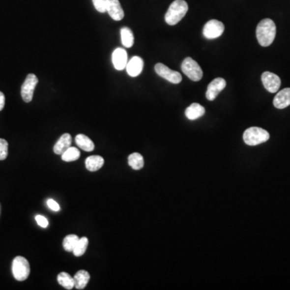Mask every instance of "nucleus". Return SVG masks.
I'll return each mask as SVG.
<instances>
[{
	"mask_svg": "<svg viewBox=\"0 0 290 290\" xmlns=\"http://www.w3.org/2000/svg\"><path fill=\"white\" fill-rule=\"evenodd\" d=\"M127 54L125 49L122 48H118L115 49L112 54V63L114 65L115 69L117 70H123L127 66Z\"/></svg>",
	"mask_w": 290,
	"mask_h": 290,
	"instance_id": "obj_11",
	"label": "nucleus"
},
{
	"mask_svg": "<svg viewBox=\"0 0 290 290\" xmlns=\"http://www.w3.org/2000/svg\"><path fill=\"white\" fill-rule=\"evenodd\" d=\"M144 69V60L140 57L136 56L131 58L127 62L126 69L129 76L135 78L141 74Z\"/></svg>",
	"mask_w": 290,
	"mask_h": 290,
	"instance_id": "obj_13",
	"label": "nucleus"
},
{
	"mask_svg": "<svg viewBox=\"0 0 290 290\" xmlns=\"http://www.w3.org/2000/svg\"><path fill=\"white\" fill-rule=\"evenodd\" d=\"M12 274L16 281H24L30 274V265L25 257H16L12 262Z\"/></svg>",
	"mask_w": 290,
	"mask_h": 290,
	"instance_id": "obj_4",
	"label": "nucleus"
},
{
	"mask_svg": "<svg viewBox=\"0 0 290 290\" xmlns=\"http://www.w3.org/2000/svg\"><path fill=\"white\" fill-rule=\"evenodd\" d=\"M8 155V143L4 139L0 138V161H3Z\"/></svg>",
	"mask_w": 290,
	"mask_h": 290,
	"instance_id": "obj_26",
	"label": "nucleus"
},
{
	"mask_svg": "<svg viewBox=\"0 0 290 290\" xmlns=\"http://www.w3.org/2000/svg\"><path fill=\"white\" fill-rule=\"evenodd\" d=\"M121 41L126 48L132 47L134 45V35L132 30L127 27H123L120 30Z\"/></svg>",
	"mask_w": 290,
	"mask_h": 290,
	"instance_id": "obj_20",
	"label": "nucleus"
},
{
	"mask_svg": "<svg viewBox=\"0 0 290 290\" xmlns=\"http://www.w3.org/2000/svg\"><path fill=\"white\" fill-rule=\"evenodd\" d=\"M74 284H75L74 287L77 290H83L86 288L87 284L89 283L90 275L87 271H78L76 274L74 275Z\"/></svg>",
	"mask_w": 290,
	"mask_h": 290,
	"instance_id": "obj_18",
	"label": "nucleus"
},
{
	"mask_svg": "<svg viewBox=\"0 0 290 290\" xmlns=\"http://www.w3.org/2000/svg\"><path fill=\"white\" fill-rule=\"evenodd\" d=\"M277 33L275 23L270 19L261 20L257 28V38L260 45L268 47L272 45Z\"/></svg>",
	"mask_w": 290,
	"mask_h": 290,
	"instance_id": "obj_1",
	"label": "nucleus"
},
{
	"mask_svg": "<svg viewBox=\"0 0 290 290\" xmlns=\"http://www.w3.org/2000/svg\"><path fill=\"white\" fill-rule=\"evenodd\" d=\"M80 155V151L77 147H70L61 154V159L65 162H71L78 160Z\"/></svg>",
	"mask_w": 290,
	"mask_h": 290,
	"instance_id": "obj_23",
	"label": "nucleus"
},
{
	"mask_svg": "<svg viewBox=\"0 0 290 290\" xmlns=\"http://www.w3.org/2000/svg\"><path fill=\"white\" fill-rule=\"evenodd\" d=\"M39 80L33 74H29L21 87V96L25 103H30L33 98L34 90Z\"/></svg>",
	"mask_w": 290,
	"mask_h": 290,
	"instance_id": "obj_6",
	"label": "nucleus"
},
{
	"mask_svg": "<svg viewBox=\"0 0 290 290\" xmlns=\"http://www.w3.org/2000/svg\"><path fill=\"white\" fill-rule=\"evenodd\" d=\"M181 70L184 74L194 82H199L203 76V72L196 60L191 58H186L181 64Z\"/></svg>",
	"mask_w": 290,
	"mask_h": 290,
	"instance_id": "obj_5",
	"label": "nucleus"
},
{
	"mask_svg": "<svg viewBox=\"0 0 290 290\" xmlns=\"http://www.w3.org/2000/svg\"><path fill=\"white\" fill-rule=\"evenodd\" d=\"M47 205L54 211H59L60 210V205H58V203L56 201H54V199H48Z\"/></svg>",
	"mask_w": 290,
	"mask_h": 290,
	"instance_id": "obj_29",
	"label": "nucleus"
},
{
	"mask_svg": "<svg viewBox=\"0 0 290 290\" xmlns=\"http://www.w3.org/2000/svg\"><path fill=\"white\" fill-rule=\"evenodd\" d=\"M94 3L95 9L101 12V13H105L107 11V0H92Z\"/></svg>",
	"mask_w": 290,
	"mask_h": 290,
	"instance_id": "obj_27",
	"label": "nucleus"
},
{
	"mask_svg": "<svg viewBox=\"0 0 290 290\" xmlns=\"http://www.w3.org/2000/svg\"><path fill=\"white\" fill-rule=\"evenodd\" d=\"M35 219H36V223H37V224L40 227L43 228H48L49 221H48V219L45 217L42 216V215H36Z\"/></svg>",
	"mask_w": 290,
	"mask_h": 290,
	"instance_id": "obj_28",
	"label": "nucleus"
},
{
	"mask_svg": "<svg viewBox=\"0 0 290 290\" xmlns=\"http://www.w3.org/2000/svg\"><path fill=\"white\" fill-rule=\"evenodd\" d=\"M273 105L277 109H284L290 105V88H286L277 93L273 99Z\"/></svg>",
	"mask_w": 290,
	"mask_h": 290,
	"instance_id": "obj_14",
	"label": "nucleus"
},
{
	"mask_svg": "<svg viewBox=\"0 0 290 290\" xmlns=\"http://www.w3.org/2000/svg\"><path fill=\"white\" fill-rule=\"evenodd\" d=\"M270 135L266 130L258 127H249L243 133V141L249 146H257L268 141Z\"/></svg>",
	"mask_w": 290,
	"mask_h": 290,
	"instance_id": "obj_3",
	"label": "nucleus"
},
{
	"mask_svg": "<svg viewBox=\"0 0 290 290\" xmlns=\"http://www.w3.org/2000/svg\"><path fill=\"white\" fill-rule=\"evenodd\" d=\"M155 71L159 76L165 78V80L169 81L170 83L174 84H178L182 81V76L179 72L170 69L162 63H157L155 65Z\"/></svg>",
	"mask_w": 290,
	"mask_h": 290,
	"instance_id": "obj_8",
	"label": "nucleus"
},
{
	"mask_svg": "<svg viewBox=\"0 0 290 290\" xmlns=\"http://www.w3.org/2000/svg\"><path fill=\"white\" fill-rule=\"evenodd\" d=\"M58 281L60 286L66 290H72L75 286L74 277H72L67 272L59 273L58 276Z\"/></svg>",
	"mask_w": 290,
	"mask_h": 290,
	"instance_id": "obj_21",
	"label": "nucleus"
},
{
	"mask_svg": "<svg viewBox=\"0 0 290 290\" xmlns=\"http://www.w3.org/2000/svg\"><path fill=\"white\" fill-rule=\"evenodd\" d=\"M205 112V108L203 106L200 105L199 103H192L185 110V116L190 120H195L197 118L204 116Z\"/></svg>",
	"mask_w": 290,
	"mask_h": 290,
	"instance_id": "obj_16",
	"label": "nucleus"
},
{
	"mask_svg": "<svg viewBox=\"0 0 290 290\" xmlns=\"http://www.w3.org/2000/svg\"><path fill=\"white\" fill-rule=\"evenodd\" d=\"M5 106V96L2 92L0 91V111L3 109Z\"/></svg>",
	"mask_w": 290,
	"mask_h": 290,
	"instance_id": "obj_30",
	"label": "nucleus"
},
{
	"mask_svg": "<svg viewBox=\"0 0 290 290\" xmlns=\"http://www.w3.org/2000/svg\"><path fill=\"white\" fill-rule=\"evenodd\" d=\"M261 81L263 87L268 92L276 93L278 91L281 87V78L277 74L271 72H264L261 76Z\"/></svg>",
	"mask_w": 290,
	"mask_h": 290,
	"instance_id": "obj_9",
	"label": "nucleus"
},
{
	"mask_svg": "<svg viewBox=\"0 0 290 290\" xmlns=\"http://www.w3.org/2000/svg\"><path fill=\"white\" fill-rule=\"evenodd\" d=\"M128 165L134 170H141L145 165L143 156L138 152L132 153L128 156Z\"/></svg>",
	"mask_w": 290,
	"mask_h": 290,
	"instance_id": "obj_22",
	"label": "nucleus"
},
{
	"mask_svg": "<svg viewBox=\"0 0 290 290\" xmlns=\"http://www.w3.org/2000/svg\"><path fill=\"white\" fill-rule=\"evenodd\" d=\"M188 10L189 7L185 0H175L171 3L165 14V22L171 26L176 25L184 18Z\"/></svg>",
	"mask_w": 290,
	"mask_h": 290,
	"instance_id": "obj_2",
	"label": "nucleus"
},
{
	"mask_svg": "<svg viewBox=\"0 0 290 290\" xmlns=\"http://www.w3.org/2000/svg\"><path fill=\"white\" fill-rule=\"evenodd\" d=\"M75 142L81 149L86 152H92L94 149V142L86 135L78 134L75 137Z\"/></svg>",
	"mask_w": 290,
	"mask_h": 290,
	"instance_id": "obj_19",
	"label": "nucleus"
},
{
	"mask_svg": "<svg viewBox=\"0 0 290 290\" xmlns=\"http://www.w3.org/2000/svg\"><path fill=\"white\" fill-rule=\"evenodd\" d=\"M78 240L79 238L76 234H68L63 240V248L66 252H73Z\"/></svg>",
	"mask_w": 290,
	"mask_h": 290,
	"instance_id": "obj_24",
	"label": "nucleus"
},
{
	"mask_svg": "<svg viewBox=\"0 0 290 290\" xmlns=\"http://www.w3.org/2000/svg\"><path fill=\"white\" fill-rule=\"evenodd\" d=\"M0 214H1V205H0Z\"/></svg>",
	"mask_w": 290,
	"mask_h": 290,
	"instance_id": "obj_31",
	"label": "nucleus"
},
{
	"mask_svg": "<svg viewBox=\"0 0 290 290\" xmlns=\"http://www.w3.org/2000/svg\"><path fill=\"white\" fill-rule=\"evenodd\" d=\"M88 243H89V240L87 239V237H83L78 240L77 243L75 248H74V255L75 257H82L83 255H84L86 251H87V247H88Z\"/></svg>",
	"mask_w": 290,
	"mask_h": 290,
	"instance_id": "obj_25",
	"label": "nucleus"
},
{
	"mask_svg": "<svg viewBox=\"0 0 290 290\" xmlns=\"http://www.w3.org/2000/svg\"><path fill=\"white\" fill-rule=\"evenodd\" d=\"M224 29H225V27L221 21L211 20L208 21L203 28V36L209 40L216 39L222 36Z\"/></svg>",
	"mask_w": 290,
	"mask_h": 290,
	"instance_id": "obj_7",
	"label": "nucleus"
},
{
	"mask_svg": "<svg viewBox=\"0 0 290 290\" xmlns=\"http://www.w3.org/2000/svg\"><path fill=\"white\" fill-rule=\"evenodd\" d=\"M104 165V159L100 156H90L86 160V168L88 171L95 172Z\"/></svg>",
	"mask_w": 290,
	"mask_h": 290,
	"instance_id": "obj_17",
	"label": "nucleus"
},
{
	"mask_svg": "<svg viewBox=\"0 0 290 290\" xmlns=\"http://www.w3.org/2000/svg\"><path fill=\"white\" fill-rule=\"evenodd\" d=\"M227 86V82L225 79L222 78H217L208 85L205 97L209 101H214L219 93L224 89Z\"/></svg>",
	"mask_w": 290,
	"mask_h": 290,
	"instance_id": "obj_10",
	"label": "nucleus"
},
{
	"mask_svg": "<svg viewBox=\"0 0 290 290\" xmlns=\"http://www.w3.org/2000/svg\"><path fill=\"white\" fill-rule=\"evenodd\" d=\"M107 11L109 16L116 21L123 20L124 17V11L118 0H107Z\"/></svg>",
	"mask_w": 290,
	"mask_h": 290,
	"instance_id": "obj_12",
	"label": "nucleus"
},
{
	"mask_svg": "<svg viewBox=\"0 0 290 290\" xmlns=\"http://www.w3.org/2000/svg\"><path fill=\"white\" fill-rule=\"evenodd\" d=\"M72 137L69 133H65L60 136L58 142L54 147V152L55 154L61 155L71 147Z\"/></svg>",
	"mask_w": 290,
	"mask_h": 290,
	"instance_id": "obj_15",
	"label": "nucleus"
}]
</instances>
